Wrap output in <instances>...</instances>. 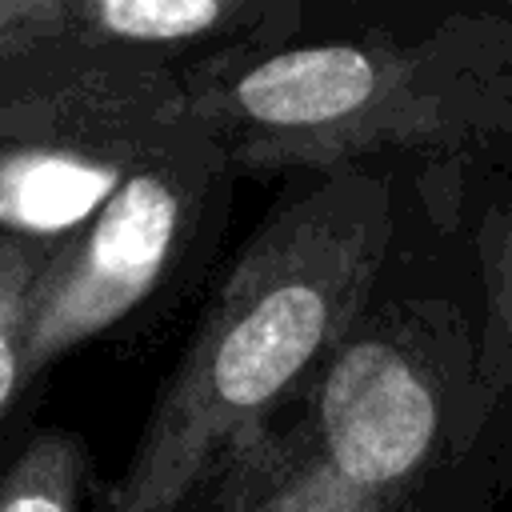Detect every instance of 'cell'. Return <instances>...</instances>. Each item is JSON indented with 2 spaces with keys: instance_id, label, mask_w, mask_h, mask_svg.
<instances>
[{
  "instance_id": "cell-1",
  "label": "cell",
  "mask_w": 512,
  "mask_h": 512,
  "mask_svg": "<svg viewBox=\"0 0 512 512\" xmlns=\"http://www.w3.org/2000/svg\"><path fill=\"white\" fill-rule=\"evenodd\" d=\"M396 232V184L368 164L280 200L208 300L104 512H176L264 436L368 312Z\"/></svg>"
},
{
  "instance_id": "cell-2",
  "label": "cell",
  "mask_w": 512,
  "mask_h": 512,
  "mask_svg": "<svg viewBox=\"0 0 512 512\" xmlns=\"http://www.w3.org/2000/svg\"><path fill=\"white\" fill-rule=\"evenodd\" d=\"M472 172L416 284L384 280L284 428L228 460L224 512H444L476 368Z\"/></svg>"
},
{
  "instance_id": "cell-3",
  "label": "cell",
  "mask_w": 512,
  "mask_h": 512,
  "mask_svg": "<svg viewBox=\"0 0 512 512\" xmlns=\"http://www.w3.org/2000/svg\"><path fill=\"white\" fill-rule=\"evenodd\" d=\"M188 116L252 172H344L392 152H464L512 132V80L476 76L428 8L348 36L204 64Z\"/></svg>"
},
{
  "instance_id": "cell-4",
  "label": "cell",
  "mask_w": 512,
  "mask_h": 512,
  "mask_svg": "<svg viewBox=\"0 0 512 512\" xmlns=\"http://www.w3.org/2000/svg\"><path fill=\"white\" fill-rule=\"evenodd\" d=\"M224 160L216 132L184 116L152 144L92 224L56 244L28 308L24 376L104 332L152 292Z\"/></svg>"
},
{
  "instance_id": "cell-5",
  "label": "cell",
  "mask_w": 512,
  "mask_h": 512,
  "mask_svg": "<svg viewBox=\"0 0 512 512\" xmlns=\"http://www.w3.org/2000/svg\"><path fill=\"white\" fill-rule=\"evenodd\" d=\"M472 260L480 288L476 368L444 512H492L512 492V132L472 144Z\"/></svg>"
},
{
  "instance_id": "cell-6",
  "label": "cell",
  "mask_w": 512,
  "mask_h": 512,
  "mask_svg": "<svg viewBox=\"0 0 512 512\" xmlns=\"http://www.w3.org/2000/svg\"><path fill=\"white\" fill-rule=\"evenodd\" d=\"M296 4L248 0H68L64 44L72 48H176L240 32L244 40H272V20H296Z\"/></svg>"
},
{
  "instance_id": "cell-7",
  "label": "cell",
  "mask_w": 512,
  "mask_h": 512,
  "mask_svg": "<svg viewBox=\"0 0 512 512\" xmlns=\"http://www.w3.org/2000/svg\"><path fill=\"white\" fill-rule=\"evenodd\" d=\"M84 452L68 432H40L0 476V512H76Z\"/></svg>"
},
{
  "instance_id": "cell-8",
  "label": "cell",
  "mask_w": 512,
  "mask_h": 512,
  "mask_svg": "<svg viewBox=\"0 0 512 512\" xmlns=\"http://www.w3.org/2000/svg\"><path fill=\"white\" fill-rule=\"evenodd\" d=\"M56 244H36L0 232V412L24 380V332L32 292L52 260Z\"/></svg>"
},
{
  "instance_id": "cell-9",
  "label": "cell",
  "mask_w": 512,
  "mask_h": 512,
  "mask_svg": "<svg viewBox=\"0 0 512 512\" xmlns=\"http://www.w3.org/2000/svg\"><path fill=\"white\" fill-rule=\"evenodd\" d=\"M432 12L480 76L512 80V0H456Z\"/></svg>"
},
{
  "instance_id": "cell-10",
  "label": "cell",
  "mask_w": 512,
  "mask_h": 512,
  "mask_svg": "<svg viewBox=\"0 0 512 512\" xmlns=\"http://www.w3.org/2000/svg\"><path fill=\"white\" fill-rule=\"evenodd\" d=\"M68 0H4L0 4V68L64 40Z\"/></svg>"
},
{
  "instance_id": "cell-11",
  "label": "cell",
  "mask_w": 512,
  "mask_h": 512,
  "mask_svg": "<svg viewBox=\"0 0 512 512\" xmlns=\"http://www.w3.org/2000/svg\"><path fill=\"white\" fill-rule=\"evenodd\" d=\"M0 4H4V0H0Z\"/></svg>"
}]
</instances>
